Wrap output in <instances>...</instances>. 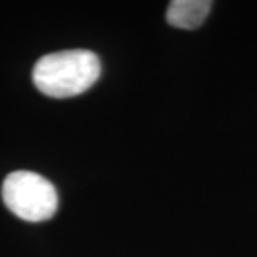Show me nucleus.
Returning <instances> with one entry per match:
<instances>
[{"label":"nucleus","instance_id":"nucleus-1","mask_svg":"<svg viewBox=\"0 0 257 257\" xmlns=\"http://www.w3.org/2000/svg\"><path fill=\"white\" fill-rule=\"evenodd\" d=\"M100 77V60L87 49L44 55L32 70L34 85L44 95L69 99L84 94Z\"/></svg>","mask_w":257,"mask_h":257},{"label":"nucleus","instance_id":"nucleus-3","mask_svg":"<svg viewBox=\"0 0 257 257\" xmlns=\"http://www.w3.org/2000/svg\"><path fill=\"white\" fill-rule=\"evenodd\" d=\"M212 7L210 0H174L169 4L166 19L176 29L192 30L204 24Z\"/></svg>","mask_w":257,"mask_h":257},{"label":"nucleus","instance_id":"nucleus-2","mask_svg":"<svg viewBox=\"0 0 257 257\" xmlns=\"http://www.w3.org/2000/svg\"><path fill=\"white\" fill-rule=\"evenodd\" d=\"M2 199L7 209L27 222H42L57 212V191L40 174L15 171L5 177Z\"/></svg>","mask_w":257,"mask_h":257}]
</instances>
